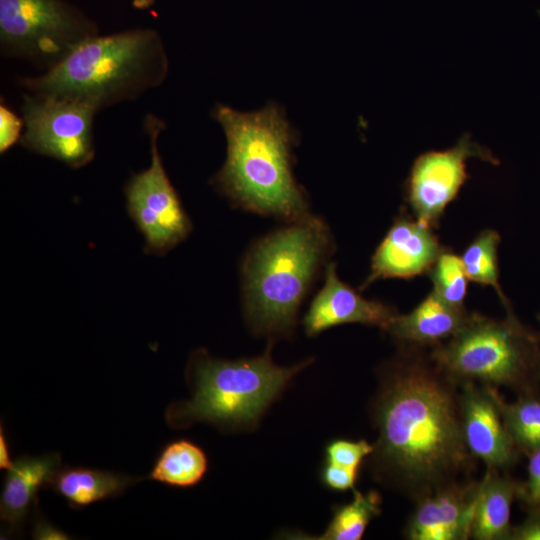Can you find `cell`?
<instances>
[{
  "label": "cell",
  "mask_w": 540,
  "mask_h": 540,
  "mask_svg": "<svg viewBox=\"0 0 540 540\" xmlns=\"http://www.w3.org/2000/svg\"><path fill=\"white\" fill-rule=\"evenodd\" d=\"M450 379L415 354L390 365L375 405L374 446L382 467L423 496L469 464L459 398Z\"/></svg>",
  "instance_id": "1"
},
{
  "label": "cell",
  "mask_w": 540,
  "mask_h": 540,
  "mask_svg": "<svg viewBox=\"0 0 540 540\" xmlns=\"http://www.w3.org/2000/svg\"><path fill=\"white\" fill-rule=\"evenodd\" d=\"M213 117L227 140V157L213 185L235 204L291 220L307 216L306 198L292 173L293 129L283 110L270 103L240 112L217 105Z\"/></svg>",
  "instance_id": "2"
},
{
  "label": "cell",
  "mask_w": 540,
  "mask_h": 540,
  "mask_svg": "<svg viewBox=\"0 0 540 540\" xmlns=\"http://www.w3.org/2000/svg\"><path fill=\"white\" fill-rule=\"evenodd\" d=\"M168 58L151 28L93 36L44 74L19 80L30 94L78 101L97 112L163 83Z\"/></svg>",
  "instance_id": "3"
},
{
  "label": "cell",
  "mask_w": 540,
  "mask_h": 540,
  "mask_svg": "<svg viewBox=\"0 0 540 540\" xmlns=\"http://www.w3.org/2000/svg\"><path fill=\"white\" fill-rule=\"evenodd\" d=\"M331 248L325 223L305 216L258 241L243 264L245 309L256 332L283 334Z\"/></svg>",
  "instance_id": "4"
},
{
  "label": "cell",
  "mask_w": 540,
  "mask_h": 540,
  "mask_svg": "<svg viewBox=\"0 0 540 540\" xmlns=\"http://www.w3.org/2000/svg\"><path fill=\"white\" fill-rule=\"evenodd\" d=\"M307 363L280 367L269 351L255 358L223 360L199 349L187 367L192 398L169 405L166 421L172 428L196 422L226 429L253 425Z\"/></svg>",
  "instance_id": "5"
},
{
  "label": "cell",
  "mask_w": 540,
  "mask_h": 540,
  "mask_svg": "<svg viewBox=\"0 0 540 540\" xmlns=\"http://www.w3.org/2000/svg\"><path fill=\"white\" fill-rule=\"evenodd\" d=\"M452 382L479 381L534 393L540 380V338L514 315L502 320L471 313L430 355Z\"/></svg>",
  "instance_id": "6"
},
{
  "label": "cell",
  "mask_w": 540,
  "mask_h": 540,
  "mask_svg": "<svg viewBox=\"0 0 540 540\" xmlns=\"http://www.w3.org/2000/svg\"><path fill=\"white\" fill-rule=\"evenodd\" d=\"M98 26L66 0H0V43L4 55L52 68Z\"/></svg>",
  "instance_id": "7"
},
{
  "label": "cell",
  "mask_w": 540,
  "mask_h": 540,
  "mask_svg": "<svg viewBox=\"0 0 540 540\" xmlns=\"http://www.w3.org/2000/svg\"><path fill=\"white\" fill-rule=\"evenodd\" d=\"M150 137L151 164L125 185L126 208L145 239V252L165 254L189 235L192 224L163 167L158 136L165 124L154 115L144 120Z\"/></svg>",
  "instance_id": "8"
},
{
  "label": "cell",
  "mask_w": 540,
  "mask_h": 540,
  "mask_svg": "<svg viewBox=\"0 0 540 540\" xmlns=\"http://www.w3.org/2000/svg\"><path fill=\"white\" fill-rule=\"evenodd\" d=\"M22 113L25 131L20 142L26 149L72 168L93 160V119L97 111L89 105L27 93Z\"/></svg>",
  "instance_id": "9"
},
{
  "label": "cell",
  "mask_w": 540,
  "mask_h": 540,
  "mask_svg": "<svg viewBox=\"0 0 540 540\" xmlns=\"http://www.w3.org/2000/svg\"><path fill=\"white\" fill-rule=\"evenodd\" d=\"M472 157L499 164L492 152L472 140L469 133L462 134L451 148L426 151L415 159L405 192L416 219L432 228L438 227L445 208L469 178L466 166Z\"/></svg>",
  "instance_id": "10"
},
{
  "label": "cell",
  "mask_w": 540,
  "mask_h": 540,
  "mask_svg": "<svg viewBox=\"0 0 540 540\" xmlns=\"http://www.w3.org/2000/svg\"><path fill=\"white\" fill-rule=\"evenodd\" d=\"M459 396L462 430L470 453L482 459L489 469L514 463L517 447L507 429L493 386L479 388L463 383Z\"/></svg>",
  "instance_id": "11"
},
{
  "label": "cell",
  "mask_w": 540,
  "mask_h": 540,
  "mask_svg": "<svg viewBox=\"0 0 540 540\" xmlns=\"http://www.w3.org/2000/svg\"><path fill=\"white\" fill-rule=\"evenodd\" d=\"M444 248L432 227L402 214L377 247L361 289L378 279H410L429 272Z\"/></svg>",
  "instance_id": "12"
},
{
  "label": "cell",
  "mask_w": 540,
  "mask_h": 540,
  "mask_svg": "<svg viewBox=\"0 0 540 540\" xmlns=\"http://www.w3.org/2000/svg\"><path fill=\"white\" fill-rule=\"evenodd\" d=\"M479 483H450L423 496L411 516L406 537L411 540H464L471 527Z\"/></svg>",
  "instance_id": "13"
},
{
  "label": "cell",
  "mask_w": 540,
  "mask_h": 540,
  "mask_svg": "<svg viewBox=\"0 0 540 540\" xmlns=\"http://www.w3.org/2000/svg\"><path fill=\"white\" fill-rule=\"evenodd\" d=\"M397 315L390 306L361 296L342 282L334 263L326 268L325 282L304 317L306 334L313 336L345 323H360L386 329Z\"/></svg>",
  "instance_id": "14"
},
{
  "label": "cell",
  "mask_w": 540,
  "mask_h": 540,
  "mask_svg": "<svg viewBox=\"0 0 540 540\" xmlns=\"http://www.w3.org/2000/svg\"><path fill=\"white\" fill-rule=\"evenodd\" d=\"M61 468L59 453L40 456L23 455L6 470L0 498V519L8 534L21 529L31 509L37 504L40 489L50 487Z\"/></svg>",
  "instance_id": "15"
},
{
  "label": "cell",
  "mask_w": 540,
  "mask_h": 540,
  "mask_svg": "<svg viewBox=\"0 0 540 540\" xmlns=\"http://www.w3.org/2000/svg\"><path fill=\"white\" fill-rule=\"evenodd\" d=\"M470 313L443 300L433 290L410 313L396 315L386 331L397 340L417 346H437L455 335Z\"/></svg>",
  "instance_id": "16"
},
{
  "label": "cell",
  "mask_w": 540,
  "mask_h": 540,
  "mask_svg": "<svg viewBox=\"0 0 540 540\" xmlns=\"http://www.w3.org/2000/svg\"><path fill=\"white\" fill-rule=\"evenodd\" d=\"M143 478L87 467H63L50 487L73 509H82L95 502L122 495Z\"/></svg>",
  "instance_id": "17"
},
{
  "label": "cell",
  "mask_w": 540,
  "mask_h": 540,
  "mask_svg": "<svg viewBox=\"0 0 540 540\" xmlns=\"http://www.w3.org/2000/svg\"><path fill=\"white\" fill-rule=\"evenodd\" d=\"M520 486L511 479L488 472L480 482L471 536L478 540L510 539L511 506Z\"/></svg>",
  "instance_id": "18"
},
{
  "label": "cell",
  "mask_w": 540,
  "mask_h": 540,
  "mask_svg": "<svg viewBox=\"0 0 540 540\" xmlns=\"http://www.w3.org/2000/svg\"><path fill=\"white\" fill-rule=\"evenodd\" d=\"M207 470L208 458L204 450L181 438L161 449L147 478L172 487L189 488L197 485Z\"/></svg>",
  "instance_id": "19"
},
{
  "label": "cell",
  "mask_w": 540,
  "mask_h": 540,
  "mask_svg": "<svg viewBox=\"0 0 540 540\" xmlns=\"http://www.w3.org/2000/svg\"><path fill=\"white\" fill-rule=\"evenodd\" d=\"M500 235L492 229H485L468 245L461 259L470 281L491 286L499 296L507 314L513 313L510 303L499 283L498 247Z\"/></svg>",
  "instance_id": "20"
},
{
  "label": "cell",
  "mask_w": 540,
  "mask_h": 540,
  "mask_svg": "<svg viewBox=\"0 0 540 540\" xmlns=\"http://www.w3.org/2000/svg\"><path fill=\"white\" fill-rule=\"evenodd\" d=\"M381 498L376 491L366 494L355 491L353 500L335 508L332 520L321 540H359L369 522L380 512Z\"/></svg>",
  "instance_id": "21"
},
{
  "label": "cell",
  "mask_w": 540,
  "mask_h": 540,
  "mask_svg": "<svg viewBox=\"0 0 540 540\" xmlns=\"http://www.w3.org/2000/svg\"><path fill=\"white\" fill-rule=\"evenodd\" d=\"M497 399L517 449L529 454L540 446V398L527 393L521 394L514 403L504 402L499 395Z\"/></svg>",
  "instance_id": "22"
},
{
  "label": "cell",
  "mask_w": 540,
  "mask_h": 540,
  "mask_svg": "<svg viewBox=\"0 0 540 540\" xmlns=\"http://www.w3.org/2000/svg\"><path fill=\"white\" fill-rule=\"evenodd\" d=\"M428 273L436 294L447 303L464 308L469 279L461 256L444 248Z\"/></svg>",
  "instance_id": "23"
},
{
  "label": "cell",
  "mask_w": 540,
  "mask_h": 540,
  "mask_svg": "<svg viewBox=\"0 0 540 540\" xmlns=\"http://www.w3.org/2000/svg\"><path fill=\"white\" fill-rule=\"evenodd\" d=\"M374 452V446L365 440L335 439L325 448V461L359 469L363 459Z\"/></svg>",
  "instance_id": "24"
},
{
  "label": "cell",
  "mask_w": 540,
  "mask_h": 540,
  "mask_svg": "<svg viewBox=\"0 0 540 540\" xmlns=\"http://www.w3.org/2000/svg\"><path fill=\"white\" fill-rule=\"evenodd\" d=\"M528 455V478L525 485L520 486L519 497L532 510L540 507V446Z\"/></svg>",
  "instance_id": "25"
},
{
  "label": "cell",
  "mask_w": 540,
  "mask_h": 540,
  "mask_svg": "<svg viewBox=\"0 0 540 540\" xmlns=\"http://www.w3.org/2000/svg\"><path fill=\"white\" fill-rule=\"evenodd\" d=\"M359 469L326 462L321 470L323 484L335 491L353 489Z\"/></svg>",
  "instance_id": "26"
},
{
  "label": "cell",
  "mask_w": 540,
  "mask_h": 540,
  "mask_svg": "<svg viewBox=\"0 0 540 540\" xmlns=\"http://www.w3.org/2000/svg\"><path fill=\"white\" fill-rule=\"evenodd\" d=\"M24 120L18 117L3 101L0 105V152H6L21 139Z\"/></svg>",
  "instance_id": "27"
},
{
  "label": "cell",
  "mask_w": 540,
  "mask_h": 540,
  "mask_svg": "<svg viewBox=\"0 0 540 540\" xmlns=\"http://www.w3.org/2000/svg\"><path fill=\"white\" fill-rule=\"evenodd\" d=\"M510 539L540 540V507L532 509L523 523L512 528Z\"/></svg>",
  "instance_id": "28"
},
{
  "label": "cell",
  "mask_w": 540,
  "mask_h": 540,
  "mask_svg": "<svg viewBox=\"0 0 540 540\" xmlns=\"http://www.w3.org/2000/svg\"><path fill=\"white\" fill-rule=\"evenodd\" d=\"M33 539L38 540H66L70 537L61 529L55 527L42 517L35 518L33 529Z\"/></svg>",
  "instance_id": "29"
},
{
  "label": "cell",
  "mask_w": 540,
  "mask_h": 540,
  "mask_svg": "<svg viewBox=\"0 0 540 540\" xmlns=\"http://www.w3.org/2000/svg\"><path fill=\"white\" fill-rule=\"evenodd\" d=\"M9 443L3 426H0V468L8 470L13 465L10 457Z\"/></svg>",
  "instance_id": "30"
},
{
  "label": "cell",
  "mask_w": 540,
  "mask_h": 540,
  "mask_svg": "<svg viewBox=\"0 0 540 540\" xmlns=\"http://www.w3.org/2000/svg\"><path fill=\"white\" fill-rule=\"evenodd\" d=\"M156 0H132V5L136 9L146 10L155 5Z\"/></svg>",
  "instance_id": "31"
},
{
  "label": "cell",
  "mask_w": 540,
  "mask_h": 540,
  "mask_svg": "<svg viewBox=\"0 0 540 540\" xmlns=\"http://www.w3.org/2000/svg\"><path fill=\"white\" fill-rule=\"evenodd\" d=\"M538 321L540 322V313L538 314ZM539 338H540V334H539Z\"/></svg>",
  "instance_id": "32"
}]
</instances>
